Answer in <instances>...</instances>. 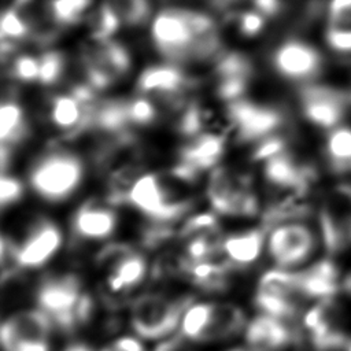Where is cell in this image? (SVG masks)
<instances>
[{"label": "cell", "mask_w": 351, "mask_h": 351, "mask_svg": "<svg viewBox=\"0 0 351 351\" xmlns=\"http://www.w3.org/2000/svg\"><path fill=\"white\" fill-rule=\"evenodd\" d=\"M149 33L155 49L170 63L200 62L221 55L218 25L203 11L166 7L154 16Z\"/></svg>", "instance_id": "1"}, {"label": "cell", "mask_w": 351, "mask_h": 351, "mask_svg": "<svg viewBox=\"0 0 351 351\" xmlns=\"http://www.w3.org/2000/svg\"><path fill=\"white\" fill-rule=\"evenodd\" d=\"M37 308L62 333H73L86 325L93 315L95 302L82 289L75 274H55L41 280L36 289Z\"/></svg>", "instance_id": "2"}, {"label": "cell", "mask_w": 351, "mask_h": 351, "mask_svg": "<svg viewBox=\"0 0 351 351\" xmlns=\"http://www.w3.org/2000/svg\"><path fill=\"white\" fill-rule=\"evenodd\" d=\"M85 176L82 159L67 149H52L34 160L29 170V185L43 200L59 203L69 199Z\"/></svg>", "instance_id": "3"}, {"label": "cell", "mask_w": 351, "mask_h": 351, "mask_svg": "<svg viewBox=\"0 0 351 351\" xmlns=\"http://www.w3.org/2000/svg\"><path fill=\"white\" fill-rule=\"evenodd\" d=\"M245 329V313L228 302L191 303L180 324V337L193 343H215L232 339Z\"/></svg>", "instance_id": "4"}, {"label": "cell", "mask_w": 351, "mask_h": 351, "mask_svg": "<svg viewBox=\"0 0 351 351\" xmlns=\"http://www.w3.org/2000/svg\"><path fill=\"white\" fill-rule=\"evenodd\" d=\"M125 203L152 222L171 225L189 207V199L176 191L170 181L154 173L140 174L128 189Z\"/></svg>", "instance_id": "5"}, {"label": "cell", "mask_w": 351, "mask_h": 351, "mask_svg": "<svg viewBox=\"0 0 351 351\" xmlns=\"http://www.w3.org/2000/svg\"><path fill=\"white\" fill-rule=\"evenodd\" d=\"M191 303L192 299L188 296L170 298L155 292L143 293L130 306V326L141 339L166 337L180 326L181 318Z\"/></svg>", "instance_id": "6"}, {"label": "cell", "mask_w": 351, "mask_h": 351, "mask_svg": "<svg viewBox=\"0 0 351 351\" xmlns=\"http://www.w3.org/2000/svg\"><path fill=\"white\" fill-rule=\"evenodd\" d=\"M81 64L88 84L95 92L108 89L132 69L128 48L115 38L89 37L81 52Z\"/></svg>", "instance_id": "7"}, {"label": "cell", "mask_w": 351, "mask_h": 351, "mask_svg": "<svg viewBox=\"0 0 351 351\" xmlns=\"http://www.w3.org/2000/svg\"><path fill=\"white\" fill-rule=\"evenodd\" d=\"M211 208L226 217H254L259 211V199L247 177L228 167L211 170L206 186Z\"/></svg>", "instance_id": "8"}, {"label": "cell", "mask_w": 351, "mask_h": 351, "mask_svg": "<svg viewBox=\"0 0 351 351\" xmlns=\"http://www.w3.org/2000/svg\"><path fill=\"white\" fill-rule=\"evenodd\" d=\"M97 267L107 293L126 295L136 289L148 273L147 258L128 245H110L97 255Z\"/></svg>", "instance_id": "9"}, {"label": "cell", "mask_w": 351, "mask_h": 351, "mask_svg": "<svg viewBox=\"0 0 351 351\" xmlns=\"http://www.w3.org/2000/svg\"><path fill=\"white\" fill-rule=\"evenodd\" d=\"M300 299L296 271L276 267L267 270L259 278L254 295V303L262 314L284 321H293L299 315Z\"/></svg>", "instance_id": "10"}, {"label": "cell", "mask_w": 351, "mask_h": 351, "mask_svg": "<svg viewBox=\"0 0 351 351\" xmlns=\"http://www.w3.org/2000/svg\"><path fill=\"white\" fill-rule=\"evenodd\" d=\"M266 237V250L276 267L293 269L306 262L317 247L314 230L293 219L273 223Z\"/></svg>", "instance_id": "11"}, {"label": "cell", "mask_w": 351, "mask_h": 351, "mask_svg": "<svg viewBox=\"0 0 351 351\" xmlns=\"http://www.w3.org/2000/svg\"><path fill=\"white\" fill-rule=\"evenodd\" d=\"M226 104L229 126L241 141L258 143L277 134L285 122L284 112L274 106L244 97Z\"/></svg>", "instance_id": "12"}, {"label": "cell", "mask_w": 351, "mask_h": 351, "mask_svg": "<svg viewBox=\"0 0 351 351\" xmlns=\"http://www.w3.org/2000/svg\"><path fill=\"white\" fill-rule=\"evenodd\" d=\"M53 325L40 308L11 314L1 325L0 340L4 351H51Z\"/></svg>", "instance_id": "13"}, {"label": "cell", "mask_w": 351, "mask_h": 351, "mask_svg": "<svg viewBox=\"0 0 351 351\" xmlns=\"http://www.w3.org/2000/svg\"><path fill=\"white\" fill-rule=\"evenodd\" d=\"M63 233L51 219L33 222L22 240L12 243V263L15 270H36L47 265L60 250Z\"/></svg>", "instance_id": "14"}, {"label": "cell", "mask_w": 351, "mask_h": 351, "mask_svg": "<svg viewBox=\"0 0 351 351\" xmlns=\"http://www.w3.org/2000/svg\"><path fill=\"white\" fill-rule=\"evenodd\" d=\"M225 154V137L218 132H203L186 138L171 170L173 174L186 182H195L199 174L211 171Z\"/></svg>", "instance_id": "15"}, {"label": "cell", "mask_w": 351, "mask_h": 351, "mask_svg": "<svg viewBox=\"0 0 351 351\" xmlns=\"http://www.w3.org/2000/svg\"><path fill=\"white\" fill-rule=\"evenodd\" d=\"M192 86V80L176 63L152 64L144 69L136 82L138 93L151 99L166 101L178 108L188 101L186 93Z\"/></svg>", "instance_id": "16"}, {"label": "cell", "mask_w": 351, "mask_h": 351, "mask_svg": "<svg viewBox=\"0 0 351 351\" xmlns=\"http://www.w3.org/2000/svg\"><path fill=\"white\" fill-rule=\"evenodd\" d=\"M271 64L282 78L292 82H307L321 73L324 59L321 52L310 43L288 38L273 51Z\"/></svg>", "instance_id": "17"}, {"label": "cell", "mask_w": 351, "mask_h": 351, "mask_svg": "<svg viewBox=\"0 0 351 351\" xmlns=\"http://www.w3.org/2000/svg\"><path fill=\"white\" fill-rule=\"evenodd\" d=\"M299 101L300 110L310 123L332 130L344 119L348 97L336 88L307 84L299 90Z\"/></svg>", "instance_id": "18"}, {"label": "cell", "mask_w": 351, "mask_h": 351, "mask_svg": "<svg viewBox=\"0 0 351 351\" xmlns=\"http://www.w3.org/2000/svg\"><path fill=\"white\" fill-rule=\"evenodd\" d=\"M303 326L310 343L318 351L347 350L350 344L332 299L318 300L311 306L303 315Z\"/></svg>", "instance_id": "19"}, {"label": "cell", "mask_w": 351, "mask_h": 351, "mask_svg": "<svg viewBox=\"0 0 351 351\" xmlns=\"http://www.w3.org/2000/svg\"><path fill=\"white\" fill-rule=\"evenodd\" d=\"M252 63L239 52L221 53L215 59L214 89L225 103L243 99L252 80Z\"/></svg>", "instance_id": "20"}, {"label": "cell", "mask_w": 351, "mask_h": 351, "mask_svg": "<svg viewBox=\"0 0 351 351\" xmlns=\"http://www.w3.org/2000/svg\"><path fill=\"white\" fill-rule=\"evenodd\" d=\"M244 339L248 351H285L300 336L288 321L261 313L245 326Z\"/></svg>", "instance_id": "21"}, {"label": "cell", "mask_w": 351, "mask_h": 351, "mask_svg": "<svg viewBox=\"0 0 351 351\" xmlns=\"http://www.w3.org/2000/svg\"><path fill=\"white\" fill-rule=\"evenodd\" d=\"M118 215L110 200H89L78 207L71 221L73 234L85 241L108 239L117 229Z\"/></svg>", "instance_id": "22"}, {"label": "cell", "mask_w": 351, "mask_h": 351, "mask_svg": "<svg viewBox=\"0 0 351 351\" xmlns=\"http://www.w3.org/2000/svg\"><path fill=\"white\" fill-rule=\"evenodd\" d=\"M261 165L265 181L282 192H303L310 181L308 169L299 165L288 151L277 154Z\"/></svg>", "instance_id": "23"}, {"label": "cell", "mask_w": 351, "mask_h": 351, "mask_svg": "<svg viewBox=\"0 0 351 351\" xmlns=\"http://www.w3.org/2000/svg\"><path fill=\"white\" fill-rule=\"evenodd\" d=\"M296 284L303 299L317 300L333 299L341 288L337 266L330 259H322L296 271Z\"/></svg>", "instance_id": "24"}, {"label": "cell", "mask_w": 351, "mask_h": 351, "mask_svg": "<svg viewBox=\"0 0 351 351\" xmlns=\"http://www.w3.org/2000/svg\"><path fill=\"white\" fill-rule=\"evenodd\" d=\"M266 232L262 228L248 229L222 239V256L232 267H248L255 263L266 247Z\"/></svg>", "instance_id": "25"}, {"label": "cell", "mask_w": 351, "mask_h": 351, "mask_svg": "<svg viewBox=\"0 0 351 351\" xmlns=\"http://www.w3.org/2000/svg\"><path fill=\"white\" fill-rule=\"evenodd\" d=\"M27 134L25 111L15 100H4L0 107V140L1 145L11 148Z\"/></svg>", "instance_id": "26"}, {"label": "cell", "mask_w": 351, "mask_h": 351, "mask_svg": "<svg viewBox=\"0 0 351 351\" xmlns=\"http://www.w3.org/2000/svg\"><path fill=\"white\" fill-rule=\"evenodd\" d=\"M95 0H45L48 14L58 27H69L86 19Z\"/></svg>", "instance_id": "27"}, {"label": "cell", "mask_w": 351, "mask_h": 351, "mask_svg": "<svg viewBox=\"0 0 351 351\" xmlns=\"http://www.w3.org/2000/svg\"><path fill=\"white\" fill-rule=\"evenodd\" d=\"M325 151L335 170H351V128L337 126L332 129L326 138Z\"/></svg>", "instance_id": "28"}, {"label": "cell", "mask_w": 351, "mask_h": 351, "mask_svg": "<svg viewBox=\"0 0 351 351\" xmlns=\"http://www.w3.org/2000/svg\"><path fill=\"white\" fill-rule=\"evenodd\" d=\"M1 44L15 47L16 43L33 37L32 26L21 10L8 5L3 10L0 22Z\"/></svg>", "instance_id": "29"}, {"label": "cell", "mask_w": 351, "mask_h": 351, "mask_svg": "<svg viewBox=\"0 0 351 351\" xmlns=\"http://www.w3.org/2000/svg\"><path fill=\"white\" fill-rule=\"evenodd\" d=\"M118 16L122 26H140L151 16L149 0H103Z\"/></svg>", "instance_id": "30"}, {"label": "cell", "mask_w": 351, "mask_h": 351, "mask_svg": "<svg viewBox=\"0 0 351 351\" xmlns=\"http://www.w3.org/2000/svg\"><path fill=\"white\" fill-rule=\"evenodd\" d=\"M126 107L132 128L149 126L156 121L159 115L155 100L141 93H137L134 97L126 99Z\"/></svg>", "instance_id": "31"}, {"label": "cell", "mask_w": 351, "mask_h": 351, "mask_svg": "<svg viewBox=\"0 0 351 351\" xmlns=\"http://www.w3.org/2000/svg\"><path fill=\"white\" fill-rule=\"evenodd\" d=\"M8 74L12 80L25 84H38L40 53H19L10 59Z\"/></svg>", "instance_id": "32"}, {"label": "cell", "mask_w": 351, "mask_h": 351, "mask_svg": "<svg viewBox=\"0 0 351 351\" xmlns=\"http://www.w3.org/2000/svg\"><path fill=\"white\" fill-rule=\"evenodd\" d=\"M66 71V58L60 51L47 49L40 53L38 84L44 86L58 84Z\"/></svg>", "instance_id": "33"}, {"label": "cell", "mask_w": 351, "mask_h": 351, "mask_svg": "<svg viewBox=\"0 0 351 351\" xmlns=\"http://www.w3.org/2000/svg\"><path fill=\"white\" fill-rule=\"evenodd\" d=\"M233 18L236 27L239 33L244 37H255L258 36L266 25V18L258 12L255 8H247V10H236L228 14Z\"/></svg>", "instance_id": "34"}, {"label": "cell", "mask_w": 351, "mask_h": 351, "mask_svg": "<svg viewBox=\"0 0 351 351\" xmlns=\"http://www.w3.org/2000/svg\"><path fill=\"white\" fill-rule=\"evenodd\" d=\"M23 196L22 181L8 173H1L0 178V203L5 208L14 203H18Z\"/></svg>", "instance_id": "35"}, {"label": "cell", "mask_w": 351, "mask_h": 351, "mask_svg": "<svg viewBox=\"0 0 351 351\" xmlns=\"http://www.w3.org/2000/svg\"><path fill=\"white\" fill-rule=\"evenodd\" d=\"M328 47L343 55H351V27L330 25L325 33Z\"/></svg>", "instance_id": "36"}, {"label": "cell", "mask_w": 351, "mask_h": 351, "mask_svg": "<svg viewBox=\"0 0 351 351\" xmlns=\"http://www.w3.org/2000/svg\"><path fill=\"white\" fill-rule=\"evenodd\" d=\"M329 21L330 25L340 26L343 22L351 19V0H330L329 1Z\"/></svg>", "instance_id": "37"}, {"label": "cell", "mask_w": 351, "mask_h": 351, "mask_svg": "<svg viewBox=\"0 0 351 351\" xmlns=\"http://www.w3.org/2000/svg\"><path fill=\"white\" fill-rule=\"evenodd\" d=\"M252 8L261 12L266 19L277 16L282 11V0H251Z\"/></svg>", "instance_id": "38"}, {"label": "cell", "mask_w": 351, "mask_h": 351, "mask_svg": "<svg viewBox=\"0 0 351 351\" xmlns=\"http://www.w3.org/2000/svg\"><path fill=\"white\" fill-rule=\"evenodd\" d=\"M178 344H180V337L178 339H171V340H167V341L159 344L155 348V351H177Z\"/></svg>", "instance_id": "39"}, {"label": "cell", "mask_w": 351, "mask_h": 351, "mask_svg": "<svg viewBox=\"0 0 351 351\" xmlns=\"http://www.w3.org/2000/svg\"><path fill=\"white\" fill-rule=\"evenodd\" d=\"M62 351H93V350H92V347H89L85 343L75 341V343H71V344L66 346Z\"/></svg>", "instance_id": "40"}, {"label": "cell", "mask_w": 351, "mask_h": 351, "mask_svg": "<svg viewBox=\"0 0 351 351\" xmlns=\"http://www.w3.org/2000/svg\"><path fill=\"white\" fill-rule=\"evenodd\" d=\"M341 288H343L348 295H351V273L341 281Z\"/></svg>", "instance_id": "41"}, {"label": "cell", "mask_w": 351, "mask_h": 351, "mask_svg": "<svg viewBox=\"0 0 351 351\" xmlns=\"http://www.w3.org/2000/svg\"><path fill=\"white\" fill-rule=\"evenodd\" d=\"M100 351H125V350H122V348H119L115 343H111L110 346H107V347H104L103 350H100Z\"/></svg>", "instance_id": "42"}, {"label": "cell", "mask_w": 351, "mask_h": 351, "mask_svg": "<svg viewBox=\"0 0 351 351\" xmlns=\"http://www.w3.org/2000/svg\"><path fill=\"white\" fill-rule=\"evenodd\" d=\"M230 351H248V350H243V348H233Z\"/></svg>", "instance_id": "43"}, {"label": "cell", "mask_w": 351, "mask_h": 351, "mask_svg": "<svg viewBox=\"0 0 351 351\" xmlns=\"http://www.w3.org/2000/svg\"><path fill=\"white\" fill-rule=\"evenodd\" d=\"M347 351H351V341H350V344H348V347H347Z\"/></svg>", "instance_id": "44"}, {"label": "cell", "mask_w": 351, "mask_h": 351, "mask_svg": "<svg viewBox=\"0 0 351 351\" xmlns=\"http://www.w3.org/2000/svg\"><path fill=\"white\" fill-rule=\"evenodd\" d=\"M348 233H350V239H351V223H350V232Z\"/></svg>", "instance_id": "45"}]
</instances>
